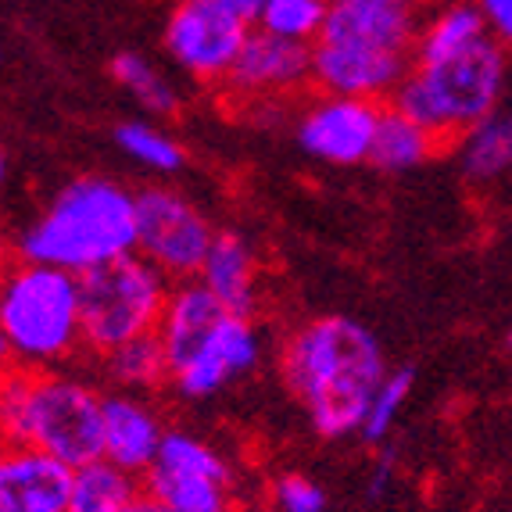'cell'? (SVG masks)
Segmentation results:
<instances>
[{
  "label": "cell",
  "instance_id": "1",
  "mask_svg": "<svg viewBox=\"0 0 512 512\" xmlns=\"http://www.w3.org/2000/svg\"><path fill=\"white\" fill-rule=\"evenodd\" d=\"M283 387L326 441L362 430L387 362L376 333L351 316H312L280 341Z\"/></svg>",
  "mask_w": 512,
  "mask_h": 512
},
{
  "label": "cell",
  "instance_id": "2",
  "mask_svg": "<svg viewBox=\"0 0 512 512\" xmlns=\"http://www.w3.org/2000/svg\"><path fill=\"white\" fill-rule=\"evenodd\" d=\"M15 251L26 262L58 265L76 276L137 255V194L108 176H79L18 233Z\"/></svg>",
  "mask_w": 512,
  "mask_h": 512
},
{
  "label": "cell",
  "instance_id": "3",
  "mask_svg": "<svg viewBox=\"0 0 512 512\" xmlns=\"http://www.w3.org/2000/svg\"><path fill=\"white\" fill-rule=\"evenodd\" d=\"M101 405L104 394L79 376L18 366L0 387V441L79 470L101 459Z\"/></svg>",
  "mask_w": 512,
  "mask_h": 512
},
{
  "label": "cell",
  "instance_id": "4",
  "mask_svg": "<svg viewBox=\"0 0 512 512\" xmlns=\"http://www.w3.org/2000/svg\"><path fill=\"white\" fill-rule=\"evenodd\" d=\"M0 337L26 369H47L83 348L79 276L15 258L0 269Z\"/></svg>",
  "mask_w": 512,
  "mask_h": 512
},
{
  "label": "cell",
  "instance_id": "5",
  "mask_svg": "<svg viewBox=\"0 0 512 512\" xmlns=\"http://www.w3.org/2000/svg\"><path fill=\"white\" fill-rule=\"evenodd\" d=\"M502 79V43L484 40L480 47L455 54V58L434 61V65H412L387 104L402 111L405 119L430 129L441 144H452L495 115Z\"/></svg>",
  "mask_w": 512,
  "mask_h": 512
},
{
  "label": "cell",
  "instance_id": "6",
  "mask_svg": "<svg viewBox=\"0 0 512 512\" xmlns=\"http://www.w3.org/2000/svg\"><path fill=\"white\" fill-rule=\"evenodd\" d=\"M172 280L140 255L115 258L79 276L83 348L97 359L158 330Z\"/></svg>",
  "mask_w": 512,
  "mask_h": 512
},
{
  "label": "cell",
  "instance_id": "7",
  "mask_svg": "<svg viewBox=\"0 0 512 512\" xmlns=\"http://www.w3.org/2000/svg\"><path fill=\"white\" fill-rule=\"evenodd\" d=\"M144 495L172 512H237V473L226 452L190 430H165L144 473Z\"/></svg>",
  "mask_w": 512,
  "mask_h": 512
},
{
  "label": "cell",
  "instance_id": "8",
  "mask_svg": "<svg viewBox=\"0 0 512 512\" xmlns=\"http://www.w3.org/2000/svg\"><path fill=\"white\" fill-rule=\"evenodd\" d=\"M215 233L208 215L180 190H137V255L172 283L197 280Z\"/></svg>",
  "mask_w": 512,
  "mask_h": 512
},
{
  "label": "cell",
  "instance_id": "9",
  "mask_svg": "<svg viewBox=\"0 0 512 512\" xmlns=\"http://www.w3.org/2000/svg\"><path fill=\"white\" fill-rule=\"evenodd\" d=\"M222 104L258 119L262 111H283L291 97L312 86V47L251 29L230 76L222 79Z\"/></svg>",
  "mask_w": 512,
  "mask_h": 512
},
{
  "label": "cell",
  "instance_id": "10",
  "mask_svg": "<svg viewBox=\"0 0 512 512\" xmlns=\"http://www.w3.org/2000/svg\"><path fill=\"white\" fill-rule=\"evenodd\" d=\"M251 36V22L222 0H180L165 22V54L190 79L219 86Z\"/></svg>",
  "mask_w": 512,
  "mask_h": 512
},
{
  "label": "cell",
  "instance_id": "11",
  "mask_svg": "<svg viewBox=\"0 0 512 512\" xmlns=\"http://www.w3.org/2000/svg\"><path fill=\"white\" fill-rule=\"evenodd\" d=\"M380 115H384L380 101L319 90L298 111V144L326 165H362L373 154Z\"/></svg>",
  "mask_w": 512,
  "mask_h": 512
},
{
  "label": "cell",
  "instance_id": "12",
  "mask_svg": "<svg viewBox=\"0 0 512 512\" xmlns=\"http://www.w3.org/2000/svg\"><path fill=\"white\" fill-rule=\"evenodd\" d=\"M423 22L427 0H330L319 40L351 51L412 58Z\"/></svg>",
  "mask_w": 512,
  "mask_h": 512
},
{
  "label": "cell",
  "instance_id": "13",
  "mask_svg": "<svg viewBox=\"0 0 512 512\" xmlns=\"http://www.w3.org/2000/svg\"><path fill=\"white\" fill-rule=\"evenodd\" d=\"M258 362H262V330H258L255 316L230 312L180 369H172V387L194 402L212 398L222 387L248 376Z\"/></svg>",
  "mask_w": 512,
  "mask_h": 512
},
{
  "label": "cell",
  "instance_id": "14",
  "mask_svg": "<svg viewBox=\"0 0 512 512\" xmlns=\"http://www.w3.org/2000/svg\"><path fill=\"white\" fill-rule=\"evenodd\" d=\"M165 441L162 416L144 402V394L115 391L104 394L101 405V459L111 466L144 477L158 459Z\"/></svg>",
  "mask_w": 512,
  "mask_h": 512
},
{
  "label": "cell",
  "instance_id": "15",
  "mask_svg": "<svg viewBox=\"0 0 512 512\" xmlns=\"http://www.w3.org/2000/svg\"><path fill=\"white\" fill-rule=\"evenodd\" d=\"M76 470L36 448L0 455V512H69Z\"/></svg>",
  "mask_w": 512,
  "mask_h": 512
},
{
  "label": "cell",
  "instance_id": "16",
  "mask_svg": "<svg viewBox=\"0 0 512 512\" xmlns=\"http://www.w3.org/2000/svg\"><path fill=\"white\" fill-rule=\"evenodd\" d=\"M226 316H230V308L222 305L201 280L176 283L169 291V301H165L162 323L154 330L165 348L169 369H180Z\"/></svg>",
  "mask_w": 512,
  "mask_h": 512
},
{
  "label": "cell",
  "instance_id": "17",
  "mask_svg": "<svg viewBox=\"0 0 512 512\" xmlns=\"http://www.w3.org/2000/svg\"><path fill=\"white\" fill-rule=\"evenodd\" d=\"M258 273H262V265H258V255L248 240L240 237L237 230H219L197 280L205 283L208 291L230 308V312L255 316L258 294H262Z\"/></svg>",
  "mask_w": 512,
  "mask_h": 512
},
{
  "label": "cell",
  "instance_id": "18",
  "mask_svg": "<svg viewBox=\"0 0 512 512\" xmlns=\"http://www.w3.org/2000/svg\"><path fill=\"white\" fill-rule=\"evenodd\" d=\"M484 40H491V33H487L477 0H441V8L427 15L419 29L412 65H434V61L455 58V54L480 47Z\"/></svg>",
  "mask_w": 512,
  "mask_h": 512
},
{
  "label": "cell",
  "instance_id": "19",
  "mask_svg": "<svg viewBox=\"0 0 512 512\" xmlns=\"http://www.w3.org/2000/svg\"><path fill=\"white\" fill-rule=\"evenodd\" d=\"M437 147H444V144L430 129L405 119L402 111H394L391 104H384V115H380V126H376L369 162L380 172H405V169L423 165L427 158H434Z\"/></svg>",
  "mask_w": 512,
  "mask_h": 512
},
{
  "label": "cell",
  "instance_id": "20",
  "mask_svg": "<svg viewBox=\"0 0 512 512\" xmlns=\"http://www.w3.org/2000/svg\"><path fill=\"white\" fill-rule=\"evenodd\" d=\"M144 487L140 477L111 466L108 459L86 462L72 477V502L69 512H133Z\"/></svg>",
  "mask_w": 512,
  "mask_h": 512
},
{
  "label": "cell",
  "instance_id": "21",
  "mask_svg": "<svg viewBox=\"0 0 512 512\" xmlns=\"http://www.w3.org/2000/svg\"><path fill=\"white\" fill-rule=\"evenodd\" d=\"M104 369H108L111 384L119 391L129 394H147L158 391L172 380L169 359H165V348L158 341V333H147V337H137V341L122 344L111 355H104Z\"/></svg>",
  "mask_w": 512,
  "mask_h": 512
},
{
  "label": "cell",
  "instance_id": "22",
  "mask_svg": "<svg viewBox=\"0 0 512 512\" xmlns=\"http://www.w3.org/2000/svg\"><path fill=\"white\" fill-rule=\"evenodd\" d=\"M512 165V115H491L462 137V169L470 180H495Z\"/></svg>",
  "mask_w": 512,
  "mask_h": 512
},
{
  "label": "cell",
  "instance_id": "23",
  "mask_svg": "<svg viewBox=\"0 0 512 512\" xmlns=\"http://www.w3.org/2000/svg\"><path fill=\"white\" fill-rule=\"evenodd\" d=\"M111 79L151 115H176L180 111V90L140 54L122 51L119 58L111 61Z\"/></svg>",
  "mask_w": 512,
  "mask_h": 512
},
{
  "label": "cell",
  "instance_id": "24",
  "mask_svg": "<svg viewBox=\"0 0 512 512\" xmlns=\"http://www.w3.org/2000/svg\"><path fill=\"white\" fill-rule=\"evenodd\" d=\"M326 11L330 0H265L255 15V29L312 47L326 26Z\"/></svg>",
  "mask_w": 512,
  "mask_h": 512
},
{
  "label": "cell",
  "instance_id": "25",
  "mask_svg": "<svg viewBox=\"0 0 512 512\" xmlns=\"http://www.w3.org/2000/svg\"><path fill=\"white\" fill-rule=\"evenodd\" d=\"M115 144H119V151L126 154L129 162L144 165L151 172H162V176L180 172L183 162H187L180 140L169 137L165 129L151 126V122H122L115 129Z\"/></svg>",
  "mask_w": 512,
  "mask_h": 512
},
{
  "label": "cell",
  "instance_id": "26",
  "mask_svg": "<svg viewBox=\"0 0 512 512\" xmlns=\"http://www.w3.org/2000/svg\"><path fill=\"white\" fill-rule=\"evenodd\" d=\"M412 380H416V373H412L409 366H405V369H394V373L384 376V384L376 387L373 402H369L366 419H362V430H359L362 441L380 444L387 434H391L394 423H398V416H402L405 402H409Z\"/></svg>",
  "mask_w": 512,
  "mask_h": 512
},
{
  "label": "cell",
  "instance_id": "27",
  "mask_svg": "<svg viewBox=\"0 0 512 512\" xmlns=\"http://www.w3.org/2000/svg\"><path fill=\"white\" fill-rule=\"evenodd\" d=\"M276 512H326V495L316 480L301 473H283L273 484Z\"/></svg>",
  "mask_w": 512,
  "mask_h": 512
},
{
  "label": "cell",
  "instance_id": "28",
  "mask_svg": "<svg viewBox=\"0 0 512 512\" xmlns=\"http://www.w3.org/2000/svg\"><path fill=\"white\" fill-rule=\"evenodd\" d=\"M487 33L498 43H512V0H477Z\"/></svg>",
  "mask_w": 512,
  "mask_h": 512
},
{
  "label": "cell",
  "instance_id": "29",
  "mask_svg": "<svg viewBox=\"0 0 512 512\" xmlns=\"http://www.w3.org/2000/svg\"><path fill=\"white\" fill-rule=\"evenodd\" d=\"M391 480H394V455L384 452L373 462V470H369V495L380 498L391 487Z\"/></svg>",
  "mask_w": 512,
  "mask_h": 512
},
{
  "label": "cell",
  "instance_id": "30",
  "mask_svg": "<svg viewBox=\"0 0 512 512\" xmlns=\"http://www.w3.org/2000/svg\"><path fill=\"white\" fill-rule=\"evenodd\" d=\"M222 4H230V8L237 11V15H244L251 22V26H255V15H258V8H262L265 0H222Z\"/></svg>",
  "mask_w": 512,
  "mask_h": 512
},
{
  "label": "cell",
  "instance_id": "31",
  "mask_svg": "<svg viewBox=\"0 0 512 512\" xmlns=\"http://www.w3.org/2000/svg\"><path fill=\"white\" fill-rule=\"evenodd\" d=\"M133 512H172V509H165V505H162V502H154V498L140 495V502L133 505Z\"/></svg>",
  "mask_w": 512,
  "mask_h": 512
},
{
  "label": "cell",
  "instance_id": "32",
  "mask_svg": "<svg viewBox=\"0 0 512 512\" xmlns=\"http://www.w3.org/2000/svg\"><path fill=\"white\" fill-rule=\"evenodd\" d=\"M8 262H11V258H8V248H4V237H0V269H4Z\"/></svg>",
  "mask_w": 512,
  "mask_h": 512
},
{
  "label": "cell",
  "instance_id": "33",
  "mask_svg": "<svg viewBox=\"0 0 512 512\" xmlns=\"http://www.w3.org/2000/svg\"><path fill=\"white\" fill-rule=\"evenodd\" d=\"M11 373V362H0V387H4V380H8Z\"/></svg>",
  "mask_w": 512,
  "mask_h": 512
},
{
  "label": "cell",
  "instance_id": "34",
  "mask_svg": "<svg viewBox=\"0 0 512 512\" xmlns=\"http://www.w3.org/2000/svg\"><path fill=\"white\" fill-rule=\"evenodd\" d=\"M4 176H8V162H4V151H0V183H4Z\"/></svg>",
  "mask_w": 512,
  "mask_h": 512
},
{
  "label": "cell",
  "instance_id": "35",
  "mask_svg": "<svg viewBox=\"0 0 512 512\" xmlns=\"http://www.w3.org/2000/svg\"><path fill=\"white\" fill-rule=\"evenodd\" d=\"M0 455H4V441H0Z\"/></svg>",
  "mask_w": 512,
  "mask_h": 512
},
{
  "label": "cell",
  "instance_id": "36",
  "mask_svg": "<svg viewBox=\"0 0 512 512\" xmlns=\"http://www.w3.org/2000/svg\"><path fill=\"white\" fill-rule=\"evenodd\" d=\"M509 344H512V333H509Z\"/></svg>",
  "mask_w": 512,
  "mask_h": 512
}]
</instances>
